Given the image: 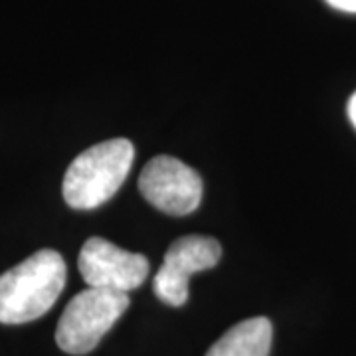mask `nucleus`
Masks as SVG:
<instances>
[{
	"label": "nucleus",
	"instance_id": "nucleus-5",
	"mask_svg": "<svg viewBox=\"0 0 356 356\" xmlns=\"http://www.w3.org/2000/svg\"><path fill=\"white\" fill-rule=\"evenodd\" d=\"M222 257V245L208 236H182L170 243L165 261L156 271L154 295L170 307H182L188 301V283L198 271L212 269Z\"/></svg>",
	"mask_w": 356,
	"mask_h": 356
},
{
	"label": "nucleus",
	"instance_id": "nucleus-3",
	"mask_svg": "<svg viewBox=\"0 0 356 356\" xmlns=\"http://www.w3.org/2000/svg\"><path fill=\"white\" fill-rule=\"evenodd\" d=\"M127 307V293L88 287L77 293L64 309L56 329V343L67 355H88Z\"/></svg>",
	"mask_w": 356,
	"mask_h": 356
},
{
	"label": "nucleus",
	"instance_id": "nucleus-6",
	"mask_svg": "<svg viewBox=\"0 0 356 356\" xmlns=\"http://www.w3.org/2000/svg\"><path fill=\"white\" fill-rule=\"evenodd\" d=\"M79 273L89 287L129 293L149 275V259L103 238H89L79 252Z\"/></svg>",
	"mask_w": 356,
	"mask_h": 356
},
{
	"label": "nucleus",
	"instance_id": "nucleus-4",
	"mask_svg": "<svg viewBox=\"0 0 356 356\" xmlns=\"http://www.w3.org/2000/svg\"><path fill=\"white\" fill-rule=\"evenodd\" d=\"M143 198L170 216H186L202 200L200 175L175 156L161 154L149 161L139 177Z\"/></svg>",
	"mask_w": 356,
	"mask_h": 356
},
{
	"label": "nucleus",
	"instance_id": "nucleus-7",
	"mask_svg": "<svg viewBox=\"0 0 356 356\" xmlns=\"http://www.w3.org/2000/svg\"><path fill=\"white\" fill-rule=\"evenodd\" d=\"M273 327L266 317L238 323L210 346L206 356H269Z\"/></svg>",
	"mask_w": 356,
	"mask_h": 356
},
{
	"label": "nucleus",
	"instance_id": "nucleus-1",
	"mask_svg": "<svg viewBox=\"0 0 356 356\" xmlns=\"http://www.w3.org/2000/svg\"><path fill=\"white\" fill-rule=\"evenodd\" d=\"M65 261L54 250H40L0 275V323L24 325L50 311L65 285Z\"/></svg>",
	"mask_w": 356,
	"mask_h": 356
},
{
	"label": "nucleus",
	"instance_id": "nucleus-9",
	"mask_svg": "<svg viewBox=\"0 0 356 356\" xmlns=\"http://www.w3.org/2000/svg\"><path fill=\"white\" fill-rule=\"evenodd\" d=\"M348 117H350V121H353V125L356 129V91L355 95L350 97V102H348Z\"/></svg>",
	"mask_w": 356,
	"mask_h": 356
},
{
	"label": "nucleus",
	"instance_id": "nucleus-2",
	"mask_svg": "<svg viewBox=\"0 0 356 356\" xmlns=\"http://www.w3.org/2000/svg\"><path fill=\"white\" fill-rule=\"evenodd\" d=\"M135 159L127 139L103 140L77 154L64 177V198L76 210H91L107 202L125 182Z\"/></svg>",
	"mask_w": 356,
	"mask_h": 356
},
{
	"label": "nucleus",
	"instance_id": "nucleus-8",
	"mask_svg": "<svg viewBox=\"0 0 356 356\" xmlns=\"http://www.w3.org/2000/svg\"><path fill=\"white\" fill-rule=\"evenodd\" d=\"M327 4L343 13H356V0H327Z\"/></svg>",
	"mask_w": 356,
	"mask_h": 356
}]
</instances>
